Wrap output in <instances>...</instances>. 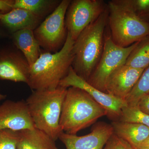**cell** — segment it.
<instances>
[{"mask_svg":"<svg viewBox=\"0 0 149 149\" xmlns=\"http://www.w3.org/2000/svg\"><path fill=\"white\" fill-rule=\"evenodd\" d=\"M139 42L127 47L117 45L111 35L105 36L103 51L100 61L87 80L90 85L106 93L105 85L109 75L126 60Z\"/></svg>","mask_w":149,"mask_h":149,"instance_id":"cell-7","label":"cell"},{"mask_svg":"<svg viewBox=\"0 0 149 149\" xmlns=\"http://www.w3.org/2000/svg\"><path fill=\"white\" fill-rule=\"evenodd\" d=\"M104 116L105 109L85 91L76 87L67 88L59 121L63 132L76 135Z\"/></svg>","mask_w":149,"mask_h":149,"instance_id":"cell-2","label":"cell"},{"mask_svg":"<svg viewBox=\"0 0 149 149\" xmlns=\"http://www.w3.org/2000/svg\"><path fill=\"white\" fill-rule=\"evenodd\" d=\"M10 37L13 45L23 54L29 66L34 64L41 53L34 31L29 29L19 30L12 34Z\"/></svg>","mask_w":149,"mask_h":149,"instance_id":"cell-16","label":"cell"},{"mask_svg":"<svg viewBox=\"0 0 149 149\" xmlns=\"http://www.w3.org/2000/svg\"><path fill=\"white\" fill-rule=\"evenodd\" d=\"M141 148L145 149H149V137L146 141L142 144L141 146L140 147Z\"/></svg>","mask_w":149,"mask_h":149,"instance_id":"cell-28","label":"cell"},{"mask_svg":"<svg viewBox=\"0 0 149 149\" xmlns=\"http://www.w3.org/2000/svg\"><path fill=\"white\" fill-rule=\"evenodd\" d=\"M59 86L65 88L76 87L85 91L105 109L107 116L113 121L119 120L123 108L128 105L125 101L100 91L90 85L74 72L72 66L66 76L61 80Z\"/></svg>","mask_w":149,"mask_h":149,"instance_id":"cell-9","label":"cell"},{"mask_svg":"<svg viewBox=\"0 0 149 149\" xmlns=\"http://www.w3.org/2000/svg\"><path fill=\"white\" fill-rule=\"evenodd\" d=\"M145 70L124 64L115 70L108 78L106 93L125 100Z\"/></svg>","mask_w":149,"mask_h":149,"instance_id":"cell-13","label":"cell"},{"mask_svg":"<svg viewBox=\"0 0 149 149\" xmlns=\"http://www.w3.org/2000/svg\"><path fill=\"white\" fill-rule=\"evenodd\" d=\"M67 88L33 91L25 101L36 128L55 141L63 132L59 121Z\"/></svg>","mask_w":149,"mask_h":149,"instance_id":"cell-4","label":"cell"},{"mask_svg":"<svg viewBox=\"0 0 149 149\" xmlns=\"http://www.w3.org/2000/svg\"><path fill=\"white\" fill-rule=\"evenodd\" d=\"M18 131L0 129V149H17Z\"/></svg>","mask_w":149,"mask_h":149,"instance_id":"cell-23","label":"cell"},{"mask_svg":"<svg viewBox=\"0 0 149 149\" xmlns=\"http://www.w3.org/2000/svg\"><path fill=\"white\" fill-rule=\"evenodd\" d=\"M42 19L29 11L22 8H14L4 14L0 19V24L10 35L25 29L34 31L41 24Z\"/></svg>","mask_w":149,"mask_h":149,"instance_id":"cell-14","label":"cell"},{"mask_svg":"<svg viewBox=\"0 0 149 149\" xmlns=\"http://www.w3.org/2000/svg\"><path fill=\"white\" fill-rule=\"evenodd\" d=\"M30 66L14 45L0 46V80L27 84Z\"/></svg>","mask_w":149,"mask_h":149,"instance_id":"cell-10","label":"cell"},{"mask_svg":"<svg viewBox=\"0 0 149 149\" xmlns=\"http://www.w3.org/2000/svg\"><path fill=\"white\" fill-rule=\"evenodd\" d=\"M113 133L111 124L99 122L93 125L91 133L87 135L79 136L63 132L58 139L66 149H103Z\"/></svg>","mask_w":149,"mask_h":149,"instance_id":"cell-11","label":"cell"},{"mask_svg":"<svg viewBox=\"0 0 149 149\" xmlns=\"http://www.w3.org/2000/svg\"><path fill=\"white\" fill-rule=\"evenodd\" d=\"M107 8L102 0L71 1L65 16L68 32L75 41L82 31L95 21Z\"/></svg>","mask_w":149,"mask_h":149,"instance_id":"cell-8","label":"cell"},{"mask_svg":"<svg viewBox=\"0 0 149 149\" xmlns=\"http://www.w3.org/2000/svg\"><path fill=\"white\" fill-rule=\"evenodd\" d=\"M120 121L139 123L149 128V115L143 112L137 106L127 105L123 108Z\"/></svg>","mask_w":149,"mask_h":149,"instance_id":"cell-21","label":"cell"},{"mask_svg":"<svg viewBox=\"0 0 149 149\" xmlns=\"http://www.w3.org/2000/svg\"><path fill=\"white\" fill-rule=\"evenodd\" d=\"M4 14H5L4 13H3L2 12L0 11V19H1L2 17L3 16V15Z\"/></svg>","mask_w":149,"mask_h":149,"instance_id":"cell-30","label":"cell"},{"mask_svg":"<svg viewBox=\"0 0 149 149\" xmlns=\"http://www.w3.org/2000/svg\"><path fill=\"white\" fill-rule=\"evenodd\" d=\"M125 64L139 69L145 70L149 66V35L139 42Z\"/></svg>","mask_w":149,"mask_h":149,"instance_id":"cell-19","label":"cell"},{"mask_svg":"<svg viewBox=\"0 0 149 149\" xmlns=\"http://www.w3.org/2000/svg\"><path fill=\"white\" fill-rule=\"evenodd\" d=\"M136 15L146 20L149 17V0H118Z\"/></svg>","mask_w":149,"mask_h":149,"instance_id":"cell-22","label":"cell"},{"mask_svg":"<svg viewBox=\"0 0 149 149\" xmlns=\"http://www.w3.org/2000/svg\"><path fill=\"white\" fill-rule=\"evenodd\" d=\"M35 128L25 101L8 100L0 105V129L17 131Z\"/></svg>","mask_w":149,"mask_h":149,"instance_id":"cell-12","label":"cell"},{"mask_svg":"<svg viewBox=\"0 0 149 149\" xmlns=\"http://www.w3.org/2000/svg\"><path fill=\"white\" fill-rule=\"evenodd\" d=\"M111 39L116 45L127 47L149 35V22L136 15L118 0L108 3Z\"/></svg>","mask_w":149,"mask_h":149,"instance_id":"cell-5","label":"cell"},{"mask_svg":"<svg viewBox=\"0 0 149 149\" xmlns=\"http://www.w3.org/2000/svg\"><path fill=\"white\" fill-rule=\"evenodd\" d=\"M103 149H134L127 142L113 133L107 142Z\"/></svg>","mask_w":149,"mask_h":149,"instance_id":"cell-24","label":"cell"},{"mask_svg":"<svg viewBox=\"0 0 149 149\" xmlns=\"http://www.w3.org/2000/svg\"><path fill=\"white\" fill-rule=\"evenodd\" d=\"M145 149L141 148H139V149Z\"/></svg>","mask_w":149,"mask_h":149,"instance_id":"cell-32","label":"cell"},{"mask_svg":"<svg viewBox=\"0 0 149 149\" xmlns=\"http://www.w3.org/2000/svg\"><path fill=\"white\" fill-rule=\"evenodd\" d=\"M149 94V66L144 70L134 88L125 99L128 106H136L140 99Z\"/></svg>","mask_w":149,"mask_h":149,"instance_id":"cell-20","label":"cell"},{"mask_svg":"<svg viewBox=\"0 0 149 149\" xmlns=\"http://www.w3.org/2000/svg\"><path fill=\"white\" fill-rule=\"evenodd\" d=\"M108 11L85 28L74 41L72 69L80 77L88 80L101 57L104 46V32L108 22Z\"/></svg>","mask_w":149,"mask_h":149,"instance_id":"cell-3","label":"cell"},{"mask_svg":"<svg viewBox=\"0 0 149 149\" xmlns=\"http://www.w3.org/2000/svg\"><path fill=\"white\" fill-rule=\"evenodd\" d=\"M136 106L141 111L149 115V94L142 97Z\"/></svg>","mask_w":149,"mask_h":149,"instance_id":"cell-25","label":"cell"},{"mask_svg":"<svg viewBox=\"0 0 149 149\" xmlns=\"http://www.w3.org/2000/svg\"><path fill=\"white\" fill-rule=\"evenodd\" d=\"M74 41L68 32L66 41L61 49L55 53L41 52L30 66L27 85L32 91L55 89L66 76L73 59Z\"/></svg>","mask_w":149,"mask_h":149,"instance_id":"cell-1","label":"cell"},{"mask_svg":"<svg viewBox=\"0 0 149 149\" xmlns=\"http://www.w3.org/2000/svg\"><path fill=\"white\" fill-rule=\"evenodd\" d=\"M70 0H63L56 9L34 30L40 47L46 52H57L64 45L67 37L65 16Z\"/></svg>","mask_w":149,"mask_h":149,"instance_id":"cell-6","label":"cell"},{"mask_svg":"<svg viewBox=\"0 0 149 149\" xmlns=\"http://www.w3.org/2000/svg\"><path fill=\"white\" fill-rule=\"evenodd\" d=\"M146 21L148 22H149V17L146 19Z\"/></svg>","mask_w":149,"mask_h":149,"instance_id":"cell-31","label":"cell"},{"mask_svg":"<svg viewBox=\"0 0 149 149\" xmlns=\"http://www.w3.org/2000/svg\"><path fill=\"white\" fill-rule=\"evenodd\" d=\"M17 149H58L55 141L35 128L18 131Z\"/></svg>","mask_w":149,"mask_h":149,"instance_id":"cell-17","label":"cell"},{"mask_svg":"<svg viewBox=\"0 0 149 149\" xmlns=\"http://www.w3.org/2000/svg\"><path fill=\"white\" fill-rule=\"evenodd\" d=\"M6 97V95H3V94H1L0 93V100H4Z\"/></svg>","mask_w":149,"mask_h":149,"instance_id":"cell-29","label":"cell"},{"mask_svg":"<svg viewBox=\"0 0 149 149\" xmlns=\"http://www.w3.org/2000/svg\"><path fill=\"white\" fill-rule=\"evenodd\" d=\"M10 37V35L0 24V40Z\"/></svg>","mask_w":149,"mask_h":149,"instance_id":"cell-27","label":"cell"},{"mask_svg":"<svg viewBox=\"0 0 149 149\" xmlns=\"http://www.w3.org/2000/svg\"><path fill=\"white\" fill-rule=\"evenodd\" d=\"M14 0H0V11L6 13L13 9Z\"/></svg>","mask_w":149,"mask_h":149,"instance_id":"cell-26","label":"cell"},{"mask_svg":"<svg viewBox=\"0 0 149 149\" xmlns=\"http://www.w3.org/2000/svg\"><path fill=\"white\" fill-rule=\"evenodd\" d=\"M58 0H14V8H22L31 12L44 19L58 6Z\"/></svg>","mask_w":149,"mask_h":149,"instance_id":"cell-18","label":"cell"},{"mask_svg":"<svg viewBox=\"0 0 149 149\" xmlns=\"http://www.w3.org/2000/svg\"><path fill=\"white\" fill-rule=\"evenodd\" d=\"M111 125L115 135L128 143L134 149H139L149 137V128L139 123L118 120Z\"/></svg>","mask_w":149,"mask_h":149,"instance_id":"cell-15","label":"cell"}]
</instances>
